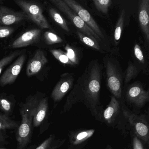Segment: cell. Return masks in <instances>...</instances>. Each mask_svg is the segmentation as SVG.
Wrapping results in <instances>:
<instances>
[{
  "label": "cell",
  "instance_id": "cell-28",
  "mask_svg": "<svg viewBox=\"0 0 149 149\" xmlns=\"http://www.w3.org/2000/svg\"><path fill=\"white\" fill-rule=\"evenodd\" d=\"M21 54V51H15L0 60V75L1 74L3 69L8 64L11 63L13 60H14L17 56L20 55Z\"/></svg>",
  "mask_w": 149,
  "mask_h": 149
},
{
  "label": "cell",
  "instance_id": "cell-36",
  "mask_svg": "<svg viewBox=\"0 0 149 149\" xmlns=\"http://www.w3.org/2000/svg\"><path fill=\"white\" fill-rule=\"evenodd\" d=\"M0 149H9L8 148H5V147H0Z\"/></svg>",
  "mask_w": 149,
  "mask_h": 149
},
{
  "label": "cell",
  "instance_id": "cell-17",
  "mask_svg": "<svg viewBox=\"0 0 149 149\" xmlns=\"http://www.w3.org/2000/svg\"><path fill=\"white\" fill-rule=\"evenodd\" d=\"M149 0H142L139 4V20L147 42L149 41Z\"/></svg>",
  "mask_w": 149,
  "mask_h": 149
},
{
  "label": "cell",
  "instance_id": "cell-25",
  "mask_svg": "<svg viewBox=\"0 0 149 149\" xmlns=\"http://www.w3.org/2000/svg\"><path fill=\"white\" fill-rule=\"evenodd\" d=\"M50 52L54 57L61 63L69 65H73V63L70 61L66 53L61 49H52Z\"/></svg>",
  "mask_w": 149,
  "mask_h": 149
},
{
  "label": "cell",
  "instance_id": "cell-31",
  "mask_svg": "<svg viewBox=\"0 0 149 149\" xmlns=\"http://www.w3.org/2000/svg\"><path fill=\"white\" fill-rule=\"evenodd\" d=\"M14 31V29L11 27L0 26V38H6L11 35Z\"/></svg>",
  "mask_w": 149,
  "mask_h": 149
},
{
  "label": "cell",
  "instance_id": "cell-34",
  "mask_svg": "<svg viewBox=\"0 0 149 149\" xmlns=\"http://www.w3.org/2000/svg\"><path fill=\"white\" fill-rule=\"evenodd\" d=\"M104 149H113L112 148V146L108 144L106 146V147H105Z\"/></svg>",
  "mask_w": 149,
  "mask_h": 149
},
{
  "label": "cell",
  "instance_id": "cell-24",
  "mask_svg": "<svg viewBox=\"0 0 149 149\" xmlns=\"http://www.w3.org/2000/svg\"><path fill=\"white\" fill-rule=\"evenodd\" d=\"M77 34L80 40L87 46L93 48L96 50H100V47L98 42L93 40V39L85 35L80 31H77Z\"/></svg>",
  "mask_w": 149,
  "mask_h": 149
},
{
  "label": "cell",
  "instance_id": "cell-23",
  "mask_svg": "<svg viewBox=\"0 0 149 149\" xmlns=\"http://www.w3.org/2000/svg\"><path fill=\"white\" fill-rule=\"evenodd\" d=\"M14 104L6 98L0 97V110L8 116L13 114Z\"/></svg>",
  "mask_w": 149,
  "mask_h": 149
},
{
  "label": "cell",
  "instance_id": "cell-30",
  "mask_svg": "<svg viewBox=\"0 0 149 149\" xmlns=\"http://www.w3.org/2000/svg\"><path fill=\"white\" fill-rule=\"evenodd\" d=\"M65 49L67 51L66 54L67 56L73 64L74 65L78 63V58L74 49L69 45H67L65 47Z\"/></svg>",
  "mask_w": 149,
  "mask_h": 149
},
{
  "label": "cell",
  "instance_id": "cell-15",
  "mask_svg": "<svg viewBox=\"0 0 149 149\" xmlns=\"http://www.w3.org/2000/svg\"><path fill=\"white\" fill-rule=\"evenodd\" d=\"M47 62V59L43 51L41 50H37L33 57L28 64L27 75L31 77L36 74Z\"/></svg>",
  "mask_w": 149,
  "mask_h": 149
},
{
  "label": "cell",
  "instance_id": "cell-6",
  "mask_svg": "<svg viewBox=\"0 0 149 149\" xmlns=\"http://www.w3.org/2000/svg\"><path fill=\"white\" fill-rule=\"evenodd\" d=\"M49 109L48 97L42 95H35L33 121V128L40 126L42 127L44 125L47 128L48 127L49 124L47 119Z\"/></svg>",
  "mask_w": 149,
  "mask_h": 149
},
{
  "label": "cell",
  "instance_id": "cell-21",
  "mask_svg": "<svg viewBox=\"0 0 149 149\" xmlns=\"http://www.w3.org/2000/svg\"><path fill=\"white\" fill-rule=\"evenodd\" d=\"M132 149H148L149 145L144 143L132 129L130 131Z\"/></svg>",
  "mask_w": 149,
  "mask_h": 149
},
{
  "label": "cell",
  "instance_id": "cell-4",
  "mask_svg": "<svg viewBox=\"0 0 149 149\" xmlns=\"http://www.w3.org/2000/svg\"><path fill=\"white\" fill-rule=\"evenodd\" d=\"M50 2L63 13L80 30V32L99 42L102 40L99 36L63 1V0H50Z\"/></svg>",
  "mask_w": 149,
  "mask_h": 149
},
{
  "label": "cell",
  "instance_id": "cell-1",
  "mask_svg": "<svg viewBox=\"0 0 149 149\" xmlns=\"http://www.w3.org/2000/svg\"><path fill=\"white\" fill-rule=\"evenodd\" d=\"M102 75L101 65L97 60H92L70 90L61 114L70 111L74 104L81 103L97 120L102 122L103 110L100 103Z\"/></svg>",
  "mask_w": 149,
  "mask_h": 149
},
{
  "label": "cell",
  "instance_id": "cell-20",
  "mask_svg": "<svg viewBox=\"0 0 149 149\" xmlns=\"http://www.w3.org/2000/svg\"><path fill=\"white\" fill-rule=\"evenodd\" d=\"M49 12L52 19L61 28L68 33L70 32L66 21L56 9L54 8H50Z\"/></svg>",
  "mask_w": 149,
  "mask_h": 149
},
{
  "label": "cell",
  "instance_id": "cell-9",
  "mask_svg": "<svg viewBox=\"0 0 149 149\" xmlns=\"http://www.w3.org/2000/svg\"><path fill=\"white\" fill-rule=\"evenodd\" d=\"M95 132V129L80 128L69 131L67 149H84Z\"/></svg>",
  "mask_w": 149,
  "mask_h": 149
},
{
  "label": "cell",
  "instance_id": "cell-27",
  "mask_svg": "<svg viewBox=\"0 0 149 149\" xmlns=\"http://www.w3.org/2000/svg\"><path fill=\"white\" fill-rule=\"evenodd\" d=\"M111 0H95L93 1L97 9L105 14L108 13V9L111 5Z\"/></svg>",
  "mask_w": 149,
  "mask_h": 149
},
{
  "label": "cell",
  "instance_id": "cell-32",
  "mask_svg": "<svg viewBox=\"0 0 149 149\" xmlns=\"http://www.w3.org/2000/svg\"><path fill=\"white\" fill-rule=\"evenodd\" d=\"M134 54L137 59L142 63H144L143 55L141 50L140 46L138 44H136L134 48Z\"/></svg>",
  "mask_w": 149,
  "mask_h": 149
},
{
  "label": "cell",
  "instance_id": "cell-13",
  "mask_svg": "<svg viewBox=\"0 0 149 149\" xmlns=\"http://www.w3.org/2000/svg\"><path fill=\"white\" fill-rule=\"evenodd\" d=\"M121 111H122V107L120 102L115 97L112 96L109 104L103 110L102 122L109 126H113Z\"/></svg>",
  "mask_w": 149,
  "mask_h": 149
},
{
  "label": "cell",
  "instance_id": "cell-35",
  "mask_svg": "<svg viewBox=\"0 0 149 149\" xmlns=\"http://www.w3.org/2000/svg\"><path fill=\"white\" fill-rule=\"evenodd\" d=\"M4 4V2L2 0H0V5H3Z\"/></svg>",
  "mask_w": 149,
  "mask_h": 149
},
{
  "label": "cell",
  "instance_id": "cell-19",
  "mask_svg": "<svg viewBox=\"0 0 149 149\" xmlns=\"http://www.w3.org/2000/svg\"><path fill=\"white\" fill-rule=\"evenodd\" d=\"M20 123L11 119L9 116L0 113V131L17 129Z\"/></svg>",
  "mask_w": 149,
  "mask_h": 149
},
{
  "label": "cell",
  "instance_id": "cell-8",
  "mask_svg": "<svg viewBox=\"0 0 149 149\" xmlns=\"http://www.w3.org/2000/svg\"><path fill=\"white\" fill-rule=\"evenodd\" d=\"M125 98L128 104L140 109L149 102V91L145 90L140 84H133L127 88Z\"/></svg>",
  "mask_w": 149,
  "mask_h": 149
},
{
  "label": "cell",
  "instance_id": "cell-3",
  "mask_svg": "<svg viewBox=\"0 0 149 149\" xmlns=\"http://www.w3.org/2000/svg\"><path fill=\"white\" fill-rule=\"evenodd\" d=\"M122 111L126 121L131 126L132 130L144 143L149 145V125L148 116L145 114L138 115L132 112L124 105Z\"/></svg>",
  "mask_w": 149,
  "mask_h": 149
},
{
  "label": "cell",
  "instance_id": "cell-26",
  "mask_svg": "<svg viewBox=\"0 0 149 149\" xmlns=\"http://www.w3.org/2000/svg\"><path fill=\"white\" fill-rule=\"evenodd\" d=\"M44 37L46 43L48 45L61 43L63 42V40L60 36L50 31L45 32L44 33Z\"/></svg>",
  "mask_w": 149,
  "mask_h": 149
},
{
  "label": "cell",
  "instance_id": "cell-12",
  "mask_svg": "<svg viewBox=\"0 0 149 149\" xmlns=\"http://www.w3.org/2000/svg\"><path fill=\"white\" fill-rule=\"evenodd\" d=\"M26 56L23 54L11 64L0 78V86H5L14 83L22 69Z\"/></svg>",
  "mask_w": 149,
  "mask_h": 149
},
{
  "label": "cell",
  "instance_id": "cell-29",
  "mask_svg": "<svg viewBox=\"0 0 149 149\" xmlns=\"http://www.w3.org/2000/svg\"><path fill=\"white\" fill-rule=\"evenodd\" d=\"M138 73V70L136 66H134L132 63H130L128 65L125 74V84L126 85L132 79L135 78L137 75Z\"/></svg>",
  "mask_w": 149,
  "mask_h": 149
},
{
  "label": "cell",
  "instance_id": "cell-33",
  "mask_svg": "<svg viewBox=\"0 0 149 149\" xmlns=\"http://www.w3.org/2000/svg\"><path fill=\"white\" fill-rule=\"evenodd\" d=\"M7 136L6 134H4L1 131H0V145H4L9 144L8 141L6 140Z\"/></svg>",
  "mask_w": 149,
  "mask_h": 149
},
{
  "label": "cell",
  "instance_id": "cell-14",
  "mask_svg": "<svg viewBox=\"0 0 149 149\" xmlns=\"http://www.w3.org/2000/svg\"><path fill=\"white\" fill-rule=\"evenodd\" d=\"M28 19L23 12H18L0 6V25L9 26Z\"/></svg>",
  "mask_w": 149,
  "mask_h": 149
},
{
  "label": "cell",
  "instance_id": "cell-5",
  "mask_svg": "<svg viewBox=\"0 0 149 149\" xmlns=\"http://www.w3.org/2000/svg\"><path fill=\"white\" fill-rule=\"evenodd\" d=\"M14 1L23 10L28 18L40 28L51 29L49 23L43 15L42 8L39 4L25 0H15Z\"/></svg>",
  "mask_w": 149,
  "mask_h": 149
},
{
  "label": "cell",
  "instance_id": "cell-2",
  "mask_svg": "<svg viewBox=\"0 0 149 149\" xmlns=\"http://www.w3.org/2000/svg\"><path fill=\"white\" fill-rule=\"evenodd\" d=\"M35 95H30L19 104L22 120L16 132L17 149H26L31 141Z\"/></svg>",
  "mask_w": 149,
  "mask_h": 149
},
{
  "label": "cell",
  "instance_id": "cell-37",
  "mask_svg": "<svg viewBox=\"0 0 149 149\" xmlns=\"http://www.w3.org/2000/svg\"><path fill=\"white\" fill-rule=\"evenodd\" d=\"M84 149H90V148H84Z\"/></svg>",
  "mask_w": 149,
  "mask_h": 149
},
{
  "label": "cell",
  "instance_id": "cell-10",
  "mask_svg": "<svg viewBox=\"0 0 149 149\" xmlns=\"http://www.w3.org/2000/svg\"><path fill=\"white\" fill-rule=\"evenodd\" d=\"M63 1L99 36L101 40L104 39V36L97 23L94 20L90 13L78 2L74 0H63Z\"/></svg>",
  "mask_w": 149,
  "mask_h": 149
},
{
  "label": "cell",
  "instance_id": "cell-18",
  "mask_svg": "<svg viewBox=\"0 0 149 149\" xmlns=\"http://www.w3.org/2000/svg\"><path fill=\"white\" fill-rule=\"evenodd\" d=\"M65 141L66 139H57L54 134H51L35 149H58Z\"/></svg>",
  "mask_w": 149,
  "mask_h": 149
},
{
  "label": "cell",
  "instance_id": "cell-22",
  "mask_svg": "<svg viewBox=\"0 0 149 149\" xmlns=\"http://www.w3.org/2000/svg\"><path fill=\"white\" fill-rule=\"evenodd\" d=\"M125 17V12L123 10L117 22L115 33H114V39L116 43L118 42L121 37L124 24Z\"/></svg>",
  "mask_w": 149,
  "mask_h": 149
},
{
  "label": "cell",
  "instance_id": "cell-16",
  "mask_svg": "<svg viewBox=\"0 0 149 149\" xmlns=\"http://www.w3.org/2000/svg\"><path fill=\"white\" fill-rule=\"evenodd\" d=\"M41 33L40 29H33L27 31L15 40L11 47L13 48H19L33 44L39 40Z\"/></svg>",
  "mask_w": 149,
  "mask_h": 149
},
{
  "label": "cell",
  "instance_id": "cell-11",
  "mask_svg": "<svg viewBox=\"0 0 149 149\" xmlns=\"http://www.w3.org/2000/svg\"><path fill=\"white\" fill-rule=\"evenodd\" d=\"M74 76L72 73H65L54 88L51 94V98L55 104L61 102L66 94L71 90L74 85Z\"/></svg>",
  "mask_w": 149,
  "mask_h": 149
},
{
  "label": "cell",
  "instance_id": "cell-7",
  "mask_svg": "<svg viewBox=\"0 0 149 149\" xmlns=\"http://www.w3.org/2000/svg\"><path fill=\"white\" fill-rule=\"evenodd\" d=\"M106 80L107 86L113 96L117 99L122 97V82L121 74L116 66L110 60L106 61Z\"/></svg>",
  "mask_w": 149,
  "mask_h": 149
}]
</instances>
